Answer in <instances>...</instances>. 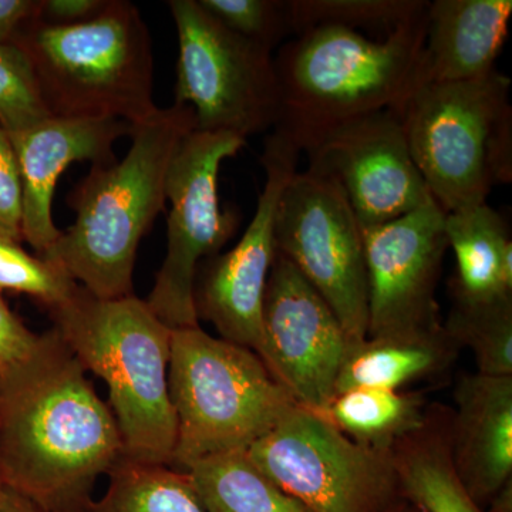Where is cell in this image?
<instances>
[{
  "label": "cell",
  "mask_w": 512,
  "mask_h": 512,
  "mask_svg": "<svg viewBox=\"0 0 512 512\" xmlns=\"http://www.w3.org/2000/svg\"><path fill=\"white\" fill-rule=\"evenodd\" d=\"M123 457L110 406L55 329L0 373L3 487L50 512H87L94 484Z\"/></svg>",
  "instance_id": "6da1fadb"
},
{
  "label": "cell",
  "mask_w": 512,
  "mask_h": 512,
  "mask_svg": "<svg viewBox=\"0 0 512 512\" xmlns=\"http://www.w3.org/2000/svg\"><path fill=\"white\" fill-rule=\"evenodd\" d=\"M194 130L190 107L175 104L134 124L133 143L123 160L94 164L74 187L67 201L76 221L42 258L96 298L133 295L138 247L167 204L171 161Z\"/></svg>",
  "instance_id": "7a4b0ae2"
},
{
  "label": "cell",
  "mask_w": 512,
  "mask_h": 512,
  "mask_svg": "<svg viewBox=\"0 0 512 512\" xmlns=\"http://www.w3.org/2000/svg\"><path fill=\"white\" fill-rule=\"evenodd\" d=\"M427 12L384 39L316 26L286 43L275 60L279 87L274 130L301 150L329 128L383 110L403 109L417 89Z\"/></svg>",
  "instance_id": "3957f363"
},
{
  "label": "cell",
  "mask_w": 512,
  "mask_h": 512,
  "mask_svg": "<svg viewBox=\"0 0 512 512\" xmlns=\"http://www.w3.org/2000/svg\"><path fill=\"white\" fill-rule=\"evenodd\" d=\"M47 312L84 370L109 387L124 458L171 466L177 439L168 390L173 329L134 295L99 299L82 286Z\"/></svg>",
  "instance_id": "277c9868"
},
{
  "label": "cell",
  "mask_w": 512,
  "mask_h": 512,
  "mask_svg": "<svg viewBox=\"0 0 512 512\" xmlns=\"http://www.w3.org/2000/svg\"><path fill=\"white\" fill-rule=\"evenodd\" d=\"M12 43L28 56L50 116L140 124L154 103L153 40L140 10L111 0L99 18L74 26L32 19Z\"/></svg>",
  "instance_id": "5b68a950"
},
{
  "label": "cell",
  "mask_w": 512,
  "mask_h": 512,
  "mask_svg": "<svg viewBox=\"0 0 512 512\" xmlns=\"http://www.w3.org/2000/svg\"><path fill=\"white\" fill-rule=\"evenodd\" d=\"M168 390L177 421L171 467L187 471L204 458L247 451L298 406L254 350L173 329Z\"/></svg>",
  "instance_id": "8992f818"
},
{
  "label": "cell",
  "mask_w": 512,
  "mask_h": 512,
  "mask_svg": "<svg viewBox=\"0 0 512 512\" xmlns=\"http://www.w3.org/2000/svg\"><path fill=\"white\" fill-rule=\"evenodd\" d=\"M510 90L494 69L421 86L400 110L414 164L444 214L485 204L495 184L511 183Z\"/></svg>",
  "instance_id": "52a82bcc"
},
{
  "label": "cell",
  "mask_w": 512,
  "mask_h": 512,
  "mask_svg": "<svg viewBox=\"0 0 512 512\" xmlns=\"http://www.w3.org/2000/svg\"><path fill=\"white\" fill-rule=\"evenodd\" d=\"M167 5L180 50L174 104L190 107L195 131L247 140L274 128L279 87L271 50L224 28L197 0Z\"/></svg>",
  "instance_id": "ba28073f"
},
{
  "label": "cell",
  "mask_w": 512,
  "mask_h": 512,
  "mask_svg": "<svg viewBox=\"0 0 512 512\" xmlns=\"http://www.w3.org/2000/svg\"><path fill=\"white\" fill-rule=\"evenodd\" d=\"M247 454L311 512H384L403 498L392 451L362 446L301 406Z\"/></svg>",
  "instance_id": "9c48e42d"
},
{
  "label": "cell",
  "mask_w": 512,
  "mask_h": 512,
  "mask_svg": "<svg viewBox=\"0 0 512 512\" xmlns=\"http://www.w3.org/2000/svg\"><path fill=\"white\" fill-rule=\"evenodd\" d=\"M245 146L247 140L234 134L194 130L171 161L165 184L171 205L167 255L146 301L170 329L200 326L194 308L198 266L220 254L239 225L237 211L221 207L218 175L222 163Z\"/></svg>",
  "instance_id": "30bf717a"
},
{
  "label": "cell",
  "mask_w": 512,
  "mask_h": 512,
  "mask_svg": "<svg viewBox=\"0 0 512 512\" xmlns=\"http://www.w3.org/2000/svg\"><path fill=\"white\" fill-rule=\"evenodd\" d=\"M275 248L325 299L349 342L366 339L362 228L336 181L309 170L296 171L279 200Z\"/></svg>",
  "instance_id": "8fae6325"
},
{
  "label": "cell",
  "mask_w": 512,
  "mask_h": 512,
  "mask_svg": "<svg viewBox=\"0 0 512 512\" xmlns=\"http://www.w3.org/2000/svg\"><path fill=\"white\" fill-rule=\"evenodd\" d=\"M301 150L274 130L265 141L261 163L266 174L254 218L234 248L198 266L194 308L198 320L212 323L221 339L258 350L262 306L276 255L275 217L282 191L298 171Z\"/></svg>",
  "instance_id": "7c38bea8"
},
{
  "label": "cell",
  "mask_w": 512,
  "mask_h": 512,
  "mask_svg": "<svg viewBox=\"0 0 512 512\" xmlns=\"http://www.w3.org/2000/svg\"><path fill=\"white\" fill-rule=\"evenodd\" d=\"M308 170L336 181L360 227L386 224L431 200L396 110H383L323 131L301 148Z\"/></svg>",
  "instance_id": "4fadbf2b"
},
{
  "label": "cell",
  "mask_w": 512,
  "mask_h": 512,
  "mask_svg": "<svg viewBox=\"0 0 512 512\" xmlns=\"http://www.w3.org/2000/svg\"><path fill=\"white\" fill-rule=\"evenodd\" d=\"M349 339L335 312L301 272L276 254L262 306L256 355L303 409L318 412L335 394Z\"/></svg>",
  "instance_id": "5bb4252c"
},
{
  "label": "cell",
  "mask_w": 512,
  "mask_h": 512,
  "mask_svg": "<svg viewBox=\"0 0 512 512\" xmlns=\"http://www.w3.org/2000/svg\"><path fill=\"white\" fill-rule=\"evenodd\" d=\"M444 220L446 214L431 198L397 220L360 227L367 278V336L443 325L436 288L448 249Z\"/></svg>",
  "instance_id": "9a60e30c"
},
{
  "label": "cell",
  "mask_w": 512,
  "mask_h": 512,
  "mask_svg": "<svg viewBox=\"0 0 512 512\" xmlns=\"http://www.w3.org/2000/svg\"><path fill=\"white\" fill-rule=\"evenodd\" d=\"M131 131L133 124L116 119L50 116L9 134L22 183V238L39 256L62 234L52 212L60 175L76 161L113 164L114 143Z\"/></svg>",
  "instance_id": "2e32d148"
},
{
  "label": "cell",
  "mask_w": 512,
  "mask_h": 512,
  "mask_svg": "<svg viewBox=\"0 0 512 512\" xmlns=\"http://www.w3.org/2000/svg\"><path fill=\"white\" fill-rule=\"evenodd\" d=\"M454 400L448 421L454 468L484 507L512 478V376L464 375Z\"/></svg>",
  "instance_id": "e0dca14e"
},
{
  "label": "cell",
  "mask_w": 512,
  "mask_h": 512,
  "mask_svg": "<svg viewBox=\"0 0 512 512\" xmlns=\"http://www.w3.org/2000/svg\"><path fill=\"white\" fill-rule=\"evenodd\" d=\"M511 16V0L429 2L417 89L467 82L497 69L495 60L507 40Z\"/></svg>",
  "instance_id": "ac0fdd59"
},
{
  "label": "cell",
  "mask_w": 512,
  "mask_h": 512,
  "mask_svg": "<svg viewBox=\"0 0 512 512\" xmlns=\"http://www.w3.org/2000/svg\"><path fill=\"white\" fill-rule=\"evenodd\" d=\"M458 349L443 325L349 342L335 393L356 387L402 390L414 380L443 372L456 360Z\"/></svg>",
  "instance_id": "d6986e66"
},
{
  "label": "cell",
  "mask_w": 512,
  "mask_h": 512,
  "mask_svg": "<svg viewBox=\"0 0 512 512\" xmlns=\"http://www.w3.org/2000/svg\"><path fill=\"white\" fill-rule=\"evenodd\" d=\"M444 228L457 262L451 295L466 299L512 295V242L497 211L485 202L450 212Z\"/></svg>",
  "instance_id": "ffe728a7"
},
{
  "label": "cell",
  "mask_w": 512,
  "mask_h": 512,
  "mask_svg": "<svg viewBox=\"0 0 512 512\" xmlns=\"http://www.w3.org/2000/svg\"><path fill=\"white\" fill-rule=\"evenodd\" d=\"M447 414L427 413L419 430L393 448L404 500L421 512H485L454 468Z\"/></svg>",
  "instance_id": "44dd1931"
},
{
  "label": "cell",
  "mask_w": 512,
  "mask_h": 512,
  "mask_svg": "<svg viewBox=\"0 0 512 512\" xmlns=\"http://www.w3.org/2000/svg\"><path fill=\"white\" fill-rule=\"evenodd\" d=\"M313 413L362 446L392 451L423 426L429 412L417 393L356 387L333 394Z\"/></svg>",
  "instance_id": "7402d4cb"
},
{
  "label": "cell",
  "mask_w": 512,
  "mask_h": 512,
  "mask_svg": "<svg viewBox=\"0 0 512 512\" xmlns=\"http://www.w3.org/2000/svg\"><path fill=\"white\" fill-rule=\"evenodd\" d=\"M185 473L207 512H311L266 477L247 451L204 458Z\"/></svg>",
  "instance_id": "603a6c76"
},
{
  "label": "cell",
  "mask_w": 512,
  "mask_h": 512,
  "mask_svg": "<svg viewBox=\"0 0 512 512\" xmlns=\"http://www.w3.org/2000/svg\"><path fill=\"white\" fill-rule=\"evenodd\" d=\"M87 512H207L185 471L121 458Z\"/></svg>",
  "instance_id": "cb8c5ba5"
},
{
  "label": "cell",
  "mask_w": 512,
  "mask_h": 512,
  "mask_svg": "<svg viewBox=\"0 0 512 512\" xmlns=\"http://www.w3.org/2000/svg\"><path fill=\"white\" fill-rule=\"evenodd\" d=\"M453 296V308L443 328L476 359L485 376H512V295L488 299Z\"/></svg>",
  "instance_id": "d4e9b609"
},
{
  "label": "cell",
  "mask_w": 512,
  "mask_h": 512,
  "mask_svg": "<svg viewBox=\"0 0 512 512\" xmlns=\"http://www.w3.org/2000/svg\"><path fill=\"white\" fill-rule=\"evenodd\" d=\"M426 0H289L293 33L316 26H339L375 39L420 19Z\"/></svg>",
  "instance_id": "484cf974"
},
{
  "label": "cell",
  "mask_w": 512,
  "mask_h": 512,
  "mask_svg": "<svg viewBox=\"0 0 512 512\" xmlns=\"http://www.w3.org/2000/svg\"><path fill=\"white\" fill-rule=\"evenodd\" d=\"M79 286L60 266L30 255L19 241L0 235V293H26L52 309L66 302Z\"/></svg>",
  "instance_id": "4316f807"
},
{
  "label": "cell",
  "mask_w": 512,
  "mask_h": 512,
  "mask_svg": "<svg viewBox=\"0 0 512 512\" xmlns=\"http://www.w3.org/2000/svg\"><path fill=\"white\" fill-rule=\"evenodd\" d=\"M205 12L232 33L274 50L293 33L289 0H197Z\"/></svg>",
  "instance_id": "83f0119b"
},
{
  "label": "cell",
  "mask_w": 512,
  "mask_h": 512,
  "mask_svg": "<svg viewBox=\"0 0 512 512\" xmlns=\"http://www.w3.org/2000/svg\"><path fill=\"white\" fill-rule=\"evenodd\" d=\"M47 117L28 56L15 43L0 45V124L13 134Z\"/></svg>",
  "instance_id": "f1b7e54d"
},
{
  "label": "cell",
  "mask_w": 512,
  "mask_h": 512,
  "mask_svg": "<svg viewBox=\"0 0 512 512\" xmlns=\"http://www.w3.org/2000/svg\"><path fill=\"white\" fill-rule=\"evenodd\" d=\"M0 235L22 242V183L8 131L0 124Z\"/></svg>",
  "instance_id": "f546056e"
},
{
  "label": "cell",
  "mask_w": 512,
  "mask_h": 512,
  "mask_svg": "<svg viewBox=\"0 0 512 512\" xmlns=\"http://www.w3.org/2000/svg\"><path fill=\"white\" fill-rule=\"evenodd\" d=\"M39 335L30 332L6 305L0 293V373L22 362L35 348Z\"/></svg>",
  "instance_id": "4dcf8cb0"
},
{
  "label": "cell",
  "mask_w": 512,
  "mask_h": 512,
  "mask_svg": "<svg viewBox=\"0 0 512 512\" xmlns=\"http://www.w3.org/2000/svg\"><path fill=\"white\" fill-rule=\"evenodd\" d=\"M111 0H39L36 20L49 26H74L99 18Z\"/></svg>",
  "instance_id": "1f68e13d"
},
{
  "label": "cell",
  "mask_w": 512,
  "mask_h": 512,
  "mask_svg": "<svg viewBox=\"0 0 512 512\" xmlns=\"http://www.w3.org/2000/svg\"><path fill=\"white\" fill-rule=\"evenodd\" d=\"M39 0H0V45L12 43L20 29L35 19Z\"/></svg>",
  "instance_id": "d6a6232c"
},
{
  "label": "cell",
  "mask_w": 512,
  "mask_h": 512,
  "mask_svg": "<svg viewBox=\"0 0 512 512\" xmlns=\"http://www.w3.org/2000/svg\"><path fill=\"white\" fill-rule=\"evenodd\" d=\"M0 512H50L9 488L0 490Z\"/></svg>",
  "instance_id": "836d02e7"
},
{
  "label": "cell",
  "mask_w": 512,
  "mask_h": 512,
  "mask_svg": "<svg viewBox=\"0 0 512 512\" xmlns=\"http://www.w3.org/2000/svg\"><path fill=\"white\" fill-rule=\"evenodd\" d=\"M487 505L488 511L485 512H512V478L495 493Z\"/></svg>",
  "instance_id": "e575fe53"
},
{
  "label": "cell",
  "mask_w": 512,
  "mask_h": 512,
  "mask_svg": "<svg viewBox=\"0 0 512 512\" xmlns=\"http://www.w3.org/2000/svg\"><path fill=\"white\" fill-rule=\"evenodd\" d=\"M384 512H421L414 507L413 504H410L409 501L404 500V498H400L397 503H394L392 507L387 508Z\"/></svg>",
  "instance_id": "d590c367"
},
{
  "label": "cell",
  "mask_w": 512,
  "mask_h": 512,
  "mask_svg": "<svg viewBox=\"0 0 512 512\" xmlns=\"http://www.w3.org/2000/svg\"><path fill=\"white\" fill-rule=\"evenodd\" d=\"M3 488L2 474H0V490Z\"/></svg>",
  "instance_id": "8d00e7d4"
}]
</instances>
